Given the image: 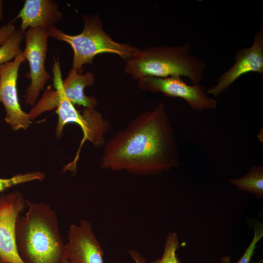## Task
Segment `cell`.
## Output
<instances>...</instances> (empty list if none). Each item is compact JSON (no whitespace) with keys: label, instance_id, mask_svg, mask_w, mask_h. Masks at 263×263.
<instances>
[{"label":"cell","instance_id":"5","mask_svg":"<svg viewBox=\"0 0 263 263\" xmlns=\"http://www.w3.org/2000/svg\"><path fill=\"white\" fill-rule=\"evenodd\" d=\"M53 84L55 89L50 86L48 93L51 102L58 115L56 136L59 139L64 127L67 124H77L83 132L81 146L89 141L95 147H103L106 141L105 136L109 131L110 124L95 108H84L80 113L65 95L62 89V78L60 65L58 59H54L52 66Z\"/></svg>","mask_w":263,"mask_h":263},{"label":"cell","instance_id":"10","mask_svg":"<svg viewBox=\"0 0 263 263\" xmlns=\"http://www.w3.org/2000/svg\"><path fill=\"white\" fill-rule=\"evenodd\" d=\"M235 63L218 77L207 93L218 96L244 75L250 72L263 75V26L256 33L252 45L240 49L234 56Z\"/></svg>","mask_w":263,"mask_h":263},{"label":"cell","instance_id":"1","mask_svg":"<svg viewBox=\"0 0 263 263\" xmlns=\"http://www.w3.org/2000/svg\"><path fill=\"white\" fill-rule=\"evenodd\" d=\"M175 132L164 105L143 111L103 147L100 167L135 175H156L177 167Z\"/></svg>","mask_w":263,"mask_h":263},{"label":"cell","instance_id":"3","mask_svg":"<svg viewBox=\"0 0 263 263\" xmlns=\"http://www.w3.org/2000/svg\"><path fill=\"white\" fill-rule=\"evenodd\" d=\"M190 45L167 47L157 46L140 49L125 61L124 70L133 79L146 77L165 78L185 76L193 84H199L206 65L201 59L190 54Z\"/></svg>","mask_w":263,"mask_h":263},{"label":"cell","instance_id":"11","mask_svg":"<svg viewBox=\"0 0 263 263\" xmlns=\"http://www.w3.org/2000/svg\"><path fill=\"white\" fill-rule=\"evenodd\" d=\"M64 248L65 256L72 263H105L103 248L86 220L70 225Z\"/></svg>","mask_w":263,"mask_h":263},{"label":"cell","instance_id":"21","mask_svg":"<svg viewBox=\"0 0 263 263\" xmlns=\"http://www.w3.org/2000/svg\"><path fill=\"white\" fill-rule=\"evenodd\" d=\"M3 13V1L0 0V21L2 19Z\"/></svg>","mask_w":263,"mask_h":263},{"label":"cell","instance_id":"2","mask_svg":"<svg viewBox=\"0 0 263 263\" xmlns=\"http://www.w3.org/2000/svg\"><path fill=\"white\" fill-rule=\"evenodd\" d=\"M26 203L27 210L19 216L16 225L21 259L24 263H61L66 256L65 244L56 212L45 202Z\"/></svg>","mask_w":263,"mask_h":263},{"label":"cell","instance_id":"9","mask_svg":"<svg viewBox=\"0 0 263 263\" xmlns=\"http://www.w3.org/2000/svg\"><path fill=\"white\" fill-rule=\"evenodd\" d=\"M26 201L17 191L0 196V258L4 263H24L17 249L16 225Z\"/></svg>","mask_w":263,"mask_h":263},{"label":"cell","instance_id":"15","mask_svg":"<svg viewBox=\"0 0 263 263\" xmlns=\"http://www.w3.org/2000/svg\"><path fill=\"white\" fill-rule=\"evenodd\" d=\"M23 39V33L16 29L0 47V65L12 61L22 52L21 46Z\"/></svg>","mask_w":263,"mask_h":263},{"label":"cell","instance_id":"22","mask_svg":"<svg viewBox=\"0 0 263 263\" xmlns=\"http://www.w3.org/2000/svg\"><path fill=\"white\" fill-rule=\"evenodd\" d=\"M61 263H72L70 262L65 256V257L64 258Z\"/></svg>","mask_w":263,"mask_h":263},{"label":"cell","instance_id":"7","mask_svg":"<svg viewBox=\"0 0 263 263\" xmlns=\"http://www.w3.org/2000/svg\"><path fill=\"white\" fill-rule=\"evenodd\" d=\"M137 81L138 87L143 91L161 93L167 96L182 98L196 111L213 110L217 106V101L207 95L203 87L199 84L188 85L180 76L146 77Z\"/></svg>","mask_w":263,"mask_h":263},{"label":"cell","instance_id":"23","mask_svg":"<svg viewBox=\"0 0 263 263\" xmlns=\"http://www.w3.org/2000/svg\"><path fill=\"white\" fill-rule=\"evenodd\" d=\"M0 263H4L3 261L0 258Z\"/></svg>","mask_w":263,"mask_h":263},{"label":"cell","instance_id":"17","mask_svg":"<svg viewBox=\"0 0 263 263\" xmlns=\"http://www.w3.org/2000/svg\"><path fill=\"white\" fill-rule=\"evenodd\" d=\"M254 236L253 239L246 248L244 252L236 263H250L251 259L255 252L258 243L263 237V225L260 222L253 224ZM221 263H232L231 258L225 255L221 258Z\"/></svg>","mask_w":263,"mask_h":263},{"label":"cell","instance_id":"8","mask_svg":"<svg viewBox=\"0 0 263 263\" xmlns=\"http://www.w3.org/2000/svg\"><path fill=\"white\" fill-rule=\"evenodd\" d=\"M25 60L22 51L12 61L0 65V102L5 110L4 120L14 131L26 130L32 123L21 108L17 91L19 70Z\"/></svg>","mask_w":263,"mask_h":263},{"label":"cell","instance_id":"20","mask_svg":"<svg viewBox=\"0 0 263 263\" xmlns=\"http://www.w3.org/2000/svg\"><path fill=\"white\" fill-rule=\"evenodd\" d=\"M131 258L135 263H146V259L141 254L133 249H130L128 251Z\"/></svg>","mask_w":263,"mask_h":263},{"label":"cell","instance_id":"16","mask_svg":"<svg viewBox=\"0 0 263 263\" xmlns=\"http://www.w3.org/2000/svg\"><path fill=\"white\" fill-rule=\"evenodd\" d=\"M180 245L177 234L173 232H169L166 238L162 257L150 263H181L177 254Z\"/></svg>","mask_w":263,"mask_h":263},{"label":"cell","instance_id":"4","mask_svg":"<svg viewBox=\"0 0 263 263\" xmlns=\"http://www.w3.org/2000/svg\"><path fill=\"white\" fill-rule=\"evenodd\" d=\"M83 28L77 35L67 34L56 26L49 30L50 37L64 41L73 51L72 68L82 73L83 67L92 64L98 54L111 53L118 55L125 61L133 56L140 50L132 45L118 42L105 31L98 15H83Z\"/></svg>","mask_w":263,"mask_h":263},{"label":"cell","instance_id":"18","mask_svg":"<svg viewBox=\"0 0 263 263\" xmlns=\"http://www.w3.org/2000/svg\"><path fill=\"white\" fill-rule=\"evenodd\" d=\"M43 172L34 171L16 174L9 178H0V193L13 186L35 180L42 181L45 178Z\"/></svg>","mask_w":263,"mask_h":263},{"label":"cell","instance_id":"6","mask_svg":"<svg viewBox=\"0 0 263 263\" xmlns=\"http://www.w3.org/2000/svg\"><path fill=\"white\" fill-rule=\"evenodd\" d=\"M23 35L25 45L22 51L30 69L25 75L31 80L25 90V103L33 106L40 92L51 78L45 68L48 40L50 36L49 31L40 28H29Z\"/></svg>","mask_w":263,"mask_h":263},{"label":"cell","instance_id":"12","mask_svg":"<svg viewBox=\"0 0 263 263\" xmlns=\"http://www.w3.org/2000/svg\"><path fill=\"white\" fill-rule=\"evenodd\" d=\"M62 15L56 1L26 0L15 19L21 20L19 29L24 33L29 28L49 31L60 21Z\"/></svg>","mask_w":263,"mask_h":263},{"label":"cell","instance_id":"19","mask_svg":"<svg viewBox=\"0 0 263 263\" xmlns=\"http://www.w3.org/2000/svg\"><path fill=\"white\" fill-rule=\"evenodd\" d=\"M15 18L0 27V47L10 38L16 29Z\"/></svg>","mask_w":263,"mask_h":263},{"label":"cell","instance_id":"14","mask_svg":"<svg viewBox=\"0 0 263 263\" xmlns=\"http://www.w3.org/2000/svg\"><path fill=\"white\" fill-rule=\"evenodd\" d=\"M239 190L250 193L256 198H263V167L252 166L244 176L229 180Z\"/></svg>","mask_w":263,"mask_h":263},{"label":"cell","instance_id":"13","mask_svg":"<svg viewBox=\"0 0 263 263\" xmlns=\"http://www.w3.org/2000/svg\"><path fill=\"white\" fill-rule=\"evenodd\" d=\"M95 77L92 72L82 74L72 68L67 77L62 80L63 93L74 105L95 108L97 105V99L94 97L87 96L84 91L86 87L93 85Z\"/></svg>","mask_w":263,"mask_h":263}]
</instances>
